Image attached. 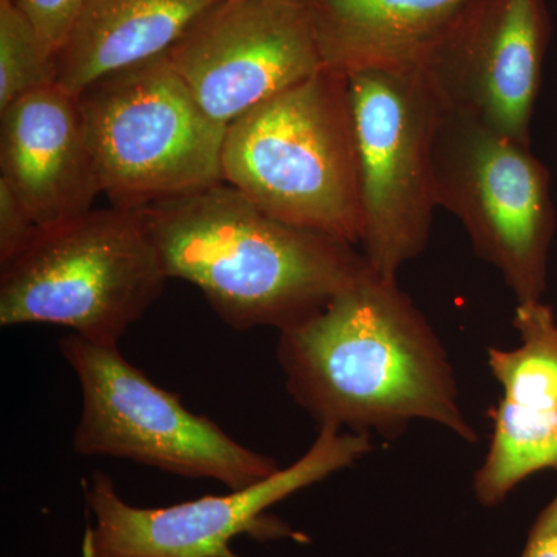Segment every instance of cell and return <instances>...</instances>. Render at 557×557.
I'll list each match as a JSON object with an SVG mask.
<instances>
[{"mask_svg": "<svg viewBox=\"0 0 557 557\" xmlns=\"http://www.w3.org/2000/svg\"><path fill=\"white\" fill-rule=\"evenodd\" d=\"M141 211L168 276L237 330L299 324L372 269L355 245L271 218L225 182Z\"/></svg>", "mask_w": 557, "mask_h": 557, "instance_id": "2", "label": "cell"}, {"mask_svg": "<svg viewBox=\"0 0 557 557\" xmlns=\"http://www.w3.org/2000/svg\"><path fill=\"white\" fill-rule=\"evenodd\" d=\"M289 397L318 426L394 440L432 421L478 442L442 339L397 277L370 269L317 314L278 332Z\"/></svg>", "mask_w": 557, "mask_h": 557, "instance_id": "1", "label": "cell"}, {"mask_svg": "<svg viewBox=\"0 0 557 557\" xmlns=\"http://www.w3.org/2000/svg\"><path fill=\"white\" fill-rule=\"evenodd\" d=\"M520 346L487 347V368L500 384L487 410L493 434L474 474L475 498L486 508L537 472H557V318L542 300L518 304L512 318Z\"/></svg>", "mask_w": 557, "mask_h": 557, "instance_id": "12", "label": "cell"}, {"mask_svg": "<svg viewBox=\"0 0 557 557\" xmlns=\"http://www.w3.org/2000/svg\"><path fill=\"white\" fill-rule=\"evenodd\" d=\"M219 0H86L54 57L57 86L78 95L101 76L166 54Z\"/></svg>", "mask_w": 557, "mask_h": 557, "instance_id": "15", "label": "cell"}, {"mask_svg": "<svg viewBox=\"0 0 557 557\" xmlns=\"http://www.w3.org/2000/svg\"><path fill=\"white\" fill-rule=\"evenodd\" d=\"M0 182L39 228L94 209L101 186L78 95L57 84L0 109Z\"/></svg>", "mask_w": 557, "mask_h": 557, "instance_id": "13", "label": "cell"}, {"mask_svg": "<svg viewBox=\"0 0 557 557\" xmlns=\"http://www.w3.org/2000/svg\"><path fill=\"white\" fill-rule=\"evenodd\" d=\"M0 270L2 327L61 325L104 346H119L170 278L141 209L116 207L38 228Z\"/></svg>", "mask_w": 557, "mask_h": 557, "instance_id": "4", "label": "cell"}, {"mask_svg": "<svg viewBox=\"0 0 557 557\" xmlns=\"http://www.w3.org/2000/svg\"><path fill=\"white\" fill-rule=\"evenodd\" d=\"M57 84L54 57L13 0H0V109Z\"/></svg>", "mask_w": 557, "mask_h": 557, "instance_id": "16", "label": "cell"}, {"mask_svg": "<svg viewBox=\"0 0 557 557\" xmlns=\"http://www.w3.org/2000/svg\"><path fill=\"white\" fill-rule=\"evenodd\" d=\"M370 450V435L327 424L319 428L302 457L270 478L231 490L225 496H205L164 508L132 507L119 496L109 475L94 472L84 490L97 527L87 530L83 557H240L230 547L240 534L307 541L263 512L351 467Z\"/></svg>", "mask_w": 557, "mask_h": 557, "instance_id": "9", "label": "cell"}, {"mask_svg": "<svg viewBox=\"0 0 557 557\" xmlns=\"http://www.w3.org/2000/svg\"><path fill=\"white\" fill-rule=\"evenodd\" d=\"M101 193L145 209L223 183L225 124L205 112L166 54L78 94Z\"/></svg>", "mask_w": 557, "mask_h": 557, "instance_id": "5", "label": "cell"}, {"mask_svg": "<svg viewBox=\"0 0 557 557\" xmlns=\"http://www.w3.org/2000/svg\"><path fill=\"white\" fill-rule=\"evenodd\" d=\"M520 557H557V493L528 531L525 548Z\"/></svg>", "mask_w": 557, "mask_h": 557, "instance_id": "19", "label": "cell"}, {"mask_svg": "<svg viewBox=\"0 0 557 557\" xmlns=\"http://www.w3.org/2000/svg\"><path fill=\"white\" fill-rule=\"evenodd\" d=\"M61 354L75 372L83 409L73 437L81 456L127 458L190 479L219 480L230 490L278 471L273 457L248 449L178 395L152 383L119 346L67 336Z\"/></svg>", "mask_w": 557, "mask_h": 557, "instance_id": "6", "label": "cell"}, {"mask_svg": "<svg viewBox=\"0 0 557 557\" xmlns=\"http://www.w3.org/2000/svg\"><path fill=\"white\" fill-rule=\"evenodd\" d=\"M361 178V252L397 277L428 247L435 197L434 148L446 104L423 69L347 76Z\"/></svg>", "mask_w": 557, "mask_h": 557, "instance_id": "8", "label": "cell"}, {"mask_svg": "<svg viewBox=\"0 0 557 557\" xmlns=\"http://www.w3.org/2000/svg\"><path fill=\"white\" fill-rule=\"evenodd\" d=\"M168 58L225 126L324 69L306 0H219Z\"/></svg>", "mask_w": 557, "mask_h": 557, "instance_id": "10", "label": "cell"}, {"mask_svg": "<svg viewBox=\"0 0 557 557\" xmlns=\"http://www.w3.org/2000/svg\"><path fill=\"white\" fill-rule=\"evenodd\" d=\"M549 38L547 0H468L421 69L446 108L531 146Z\"/></svg>", "mask_w": 557, "mask_h": 557, "instance_id": "11", "label": "cell"}, {"mask_svg": "<svg viewBox=\"0 0 557 557\" xmlns=\"http://www.w3.org/2000/svg\"><path fill=\"white\" fill-rule=\"evenodd\" d=\"M435 197L518 304L547 289L556 211L549 171L531 146L446 109L434 148Z\"/></svg>", "mask_w": 557, "mask_h": 557, "instance_id": "7", "label": "cell"}, {"mask_svg": "<svg viewBox=\"0 0 557 557\" xmlns=\"http://www.w3.org/2000/svg\"><path fill=\"white\" fill-rule=\"evenodd\" d=\"M38 228L16 194L0 182V263L16 256Z\"/></svg>", "mask_w": 557, "mask_h": 557, "instance_id": "18", "label": "cell"}, {"mask_svg": "<svg viewBox=\"0 0 557 557\" xmlns=\"http://www.w3.org/2000/svg\"><path fill=\"white\" fill-rule=\"evenodd\" d=\"M222 175L271 218L358 247L361 178L347 76L319 70L234 120Z\"/></svg>", "mask_w": 557, "mask_h": 557, "instance_id": "3", "label": "cell"}, {"mask_svg": "<svg viewBox=\"0 0 557 557\" xmlns=\"http://www.w3.org/2000/svg\"><path fill=\"white\" fill-rule=\"evenodd\" d=\"M33 25L44 47L57 57L86 0H13Z\"/></svg>", "mask_w": 557, "mask_h": 557, "instance_id": "17", "label": "cell"}, {"mask_svg": "<svg viewBox=\"0 0 557 557\" xmlns=\"http://www.w3.org/2000/svg\"><path fill=\"white\" fill-rule=\"evenodd\" d=\"M468 0H306L322 67L421 69Z\"/></svg>", "mask_w": 557, "mask_h": 557, "instance_id": "14", "label": "cell"}]
</instances>
